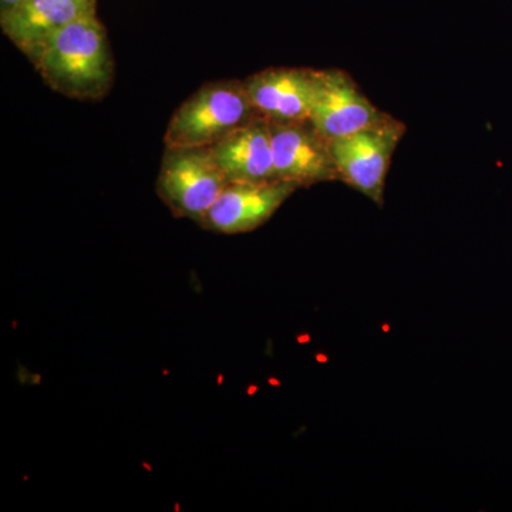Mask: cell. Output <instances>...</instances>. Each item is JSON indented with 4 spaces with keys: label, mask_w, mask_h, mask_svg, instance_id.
<instances>
[{
    "label": "cell",
    "mask_w": 512,
    "mask_h": 512,
    "mask_svg": "<svg viewBox=\"0 0 512 512\" xmlns=\"http://www.w3.org/2000/svg\"><path fill=\"white\" fill-rule=\"evenodd\" d=\"M28 57L55 92L72 99L99 100L113 84V56L97 13L46 37Z\"/></svg>",
    "instance_id": "6da1fadb"
},
{
    "label": "cell",
    "mask_w": 512,
    "mask_h": 512,
    "mask_svg": "<svg viewBox=\"0 0 512 512\" xmlns=\"http://www.w3.org/2000/svg\"><path fill=\"white\" fill-rule=\"evenodd\" d=\"M259 116L244 82L208 83L175 110L165 148H210Z\"/></svg>",
    "instance_id": "7a4b0ae2"
},
{
    "label": "cell",
    "mask_w": 512,
    "mask_h": 512,
    "mask_svg": "<svg viewBox=\"0 0 512 512\" xmlns=\"http://www.w3.org/2000/svg\"><path fill=\"white\" fill-rule=\"evenodd\" d=\"M228 184L211 148H165L157 194L174 217L201 225Z\"/></svg>",
    "instance_id": "3957f363"
},
{
    "label": "cell",
    "mask_w": 512,
    "mask_h": 512,
    "mask_svg": "<svg viewBox=\"0 0 512 512\" xmlns=\"http://www.w3.org/2000/svg\"><path fill=\"white\" fill-rule=\"evenodd\" d=\"M404 133L402 121L390 117L375 127L330 141L339 181L383 207L387 173Z\"/></svg>",
    "instance_id": "277c9868"
},
{
    "label": "cell",
    "mask_w": 512,
    "mask_h": 512,
    "mask_svg": "<svg viewBox=\"0 0 512 512\" xmlns=\"http://www.w3.org/2000/svg\"><path fill=\"white\" fill-rule=\"evenodd\" d=\"M316 77V96L309 121L328 143L392 117L377 109L343 70H318Z\"/></svg>",
    "instance_id": "5b68a950"
},
{
    "label": "cell",
    "mask_w": 512,
    "mask_h": 512,
    "mask_svg": "<svg viewBox=\"0 0 512 512\" xmlns=\"http://www.w3.org/2000/svg\"><path fill=\"white\" fill-rule=\"evenodd\" d=\"M276 181L311 187L339 180L328 141L311 121H271Z\"/></svg>",
    "instance_id": "8992f818"
},
{
    "label": "cell",
    "mask_w": 512,
    "mask_h": 512,
    "mask_svg": "<svg viewBox=\"0 0 512 512\" xmlns=\"http://www.w3.org/2000/svg\"><path fill=\"white\" fill-rule=\"evenodd\" d=\"M298 190L295 184H228L212 205L201 227L218 234H247L262 227Z\"/></svg>",
    "instance_id": "52a82bcc"
},
{
    "label": "cell",
    "mask_w": 512,
    "mask_h": 512,
    "mask_svg": "<svg viewBox=\"0 0 512 512\" xmlns=\"http://www.w3.org/2000/svg\"><path fill=\"white\" fill-rule=\"evenodd\" d=\"M318 70L278 67L245 80L256 113L271 121H306L316 96Z\"/></svg>",
    "instance_id": "ba28073f"
},
{
    "label": "cell",
    "mask_w": 512,
    "mask_h": 512,
    "mask_svg": "<svg viewBox=\"0 0 512 512\" xmlns=\"http://www.w3.org/2000/svg\"><path fill=\"white\" fill-rule=\"evenodd\" d=\"M210 148L229 184L276 181L271 128L264 117H256Z\"/></svg>",
    "instance_id": "9c48e42d"
},
{
    "label": "cell",
    "mask_w": 512,
    "mask_h": 512,
    "mask_svg": "<svg viewBox=\"0 0 512 512\" xmlns=\"http://www.w3.org/2000/svg\"><path fill=\"white\" fill-rule=\"evenodd\" d=\"M92 13H97L96 0H25L22 5L0 13V25L28 56L46 37Z\"/></svg>",
    "instance_id": "30bf717a"
},
{
    "label": "cell",
    "mask_w": 512,
    "mask_h": 512,
    "mask_svg": "<svg viewBox=\"0 0 512 512\" xmlns=\"http://www.w3.org/2000/svg\"><path fill=\"white\" fill-rule=\"evenodd\" d=\"M25 0H0V13L8 12V10L22 5Z\"/></svg>",
    "instance_id": "8fae6325"
}]
</instances>
